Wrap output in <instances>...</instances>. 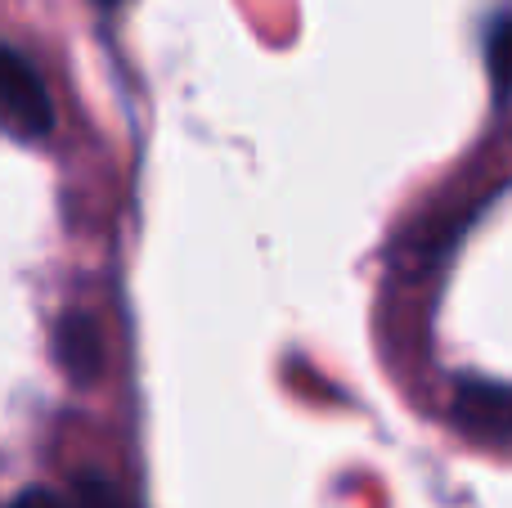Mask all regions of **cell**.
Instances as JSON below:
<instances>
[{
	"mask_svg": "<svg viewBox=\"0 0 512 508\" xmlns=\"http://www.w3.org/2000/svg\"><path fill=\"white\" fill-rule=\"evenodd\" d=\"M95 5H99V9H117V5H122V0H95Z\"/></svg>",
	"mask_w": 512,
	"mask_h": 508,
	"instance_id": "52a82bcc",
	"label": "cell"
},
{
	"mask_svg": "<svg viewBox=\"0 0 512 508\" xmlns=\"http://www.w3.org/2000/svg\"><path fill=\"white\" fill-rule=\"evenodd\" d=\"M454 419L472 437L508 441L512 437V387L486 383V378H463L454 387Z\"/></svg>",
	"mask_w": 512,
	"mask_h": 508,
	"instance_id": "7a4b0ae2",
	"label": "cell"
},
{
	"mask_svg": "<svg viewBox=\"0 0 512 508\" xmlns=\"http://www.w3.org/2000/svg\"><path fill=\"white\" fill-rule=\"evenodd\" d=\"M54 356H59L63 374H68L72 383H95L99 365H104V338H99V324L81 311L63 315L59 329H54Z\"/></svg>",
	"mask_w": 512,
	"mask_h": 508,
	"instance_id": "3957f363",
	"label": "cell"
},
{
	"mask_svg": "<svg viewBox=\"0 0 512 508\" xmlns=\"http://www.w3.org/2000/svg\"><path fill=\"white\" fill-rule=\"evenodd\" d=\"M72 508H126L117 486L99 473H81L77 486H72Z\"/></svg>",
	"mask_w": 512,
	"mask_h": 508,
	"instance_id": "5b68a950",
	"label": "cell"
},
{
	"mask_svg": "<svg viewBox=\"0 0 512 508\" xmlns=\"http://www.w3.org/2000/svg\"><path fill=\"white\" fill-rule=\"evenodd\" d=\"M0 122L23 140H41L54 126V104L45 81L18 50L0 41Z\"/></svg>",
	"mask_w": 512,
	"mask_h": 508,
	"instance_id": "6da1fadb",
	"label": "cell"
},
{
	"mask_svg": "<svg viewBox=\"0 0 512 508\" xmlns=\"http://www.w3.org/2000/svg\"><path fill=\"white\" fill-rule=\"evenodd\" d=\"M486 68L495 81V99L504 104L512 95V18H495L486 32Z\"/></svg>",
	"mask_w": 512,
	"mask_h": 508,
	"instance_id": "277c9868",
	"label": "cell"
},
{
	"mask_svg": "<svg viewBox=\"0 0 512 508\" xmlns=\"http://www.w3.org/2000/svg\"><path fill=\"white\" fill-rule=\"evenodd\" d=\"M9 508H68V504H63L54 491H45V486H32V491H23Z\"/></svg>",
	"mask_w": 512,
	"mask_h": 508,
	"instance_id": "8992f818",
	"label": "cell"
}]
</instances>
